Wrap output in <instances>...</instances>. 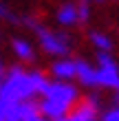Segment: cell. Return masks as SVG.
<instances>
[{"mask_svg":"<svg viewBox=\"0 0 119 121\" xmlns=\"http://www.w3.org/2000/svg\"><path fill=\"white\" fill-rule=\"evenodd\" d=\"M33 97H35V90H33L31 77L24 68L13 66L4 79H0V104L33 101Z\"/></svg>","mask_w":119,"mask_h":121,"instance_id":"obj_1","label":"cell"},{"mask_svg":"<svg viewBox=\"0 0 119 121\" xmlns=\"http://www.w3.org/2000/svg\"><path fill=\"white\" fill-rule=\"evenodd\" d=\"M22 22L29 26V29H33L38 33L40 46H42L44 53L55 55V57H64V55H68V51H71V46H73L68 33H64V31H51V29H46V26H42V24H35L29 18H24Z\"/></svg>","mask_w":119,"mask_h":121,"instance_id":"obj_2","label":"cell"},{"mask_svg":"<svg viewBox=\"0 0 119 121\" xmlns=\"http://www.w3.org/2000/svg\"><path fill=\"white\" fill-rule=\"evenodd\" d=\"M95 86L99 88H117L119 86V66L110 53H97L95 66Z\"/></svg>","mask_w":119,"mask_h":121,"instance_id":"obj_3","label":"cell"},{"mask_svg":"<svg viewBox=\"0 0 119 121\" xmlns=\"http://www.w3.org/2000/svg\"><path fill=\"white\" fill-rule=\"evenodd\" d=\"M42 99H48V101H55L60 106L71 110L79 99V90L73 86L71 82H51L48 84L46 92L42 95Z\"/></svg>","mask_w":119,"mask_h":121,"instance_id":"obj_4","label":"cell"},{"mask_svg":"<svg viewBox=\"0 0 119 121\" xmlns=\"http://www.w3.org/2000/svg\"><path fill=\"white\" fill-rule=\"evenodd\" d=\"M97 108H99V99L97 95H93L79 106L71 108V112L66 115V121H97Z\"/></svg>","mask_w":119,"mask_h":121,"instance_id":"obj_5","label":"cell"},{"mask_svg":"<svg viewBox=\"0 0 119 121\" xmlns=\"http://www.w3.org/2000/svg\"><path fill=\"white\" fill-rule=\"evenodd\" d=\"M51 75L55 77V82H71V79H75V60H68V57L55 60L53 66H51Z\"/></svg>","mask_w":119,"mask_h":121,"instance_id":"obj_6","label":"cell"},{"mask_svg":"<svg viewBox=\"0 0 119 121\" xmlns=\"http://www.w3.org/2000/svg\"><path fill=\"white\" fill-rule=\"evenodd\" d=\"M75 79L82 86L95 88V66H90L86 60H75Z\"/></svg>","mask_w":119,"mask_h":121,"instance_id":"obj_7","label":"cell"},{"mask_svg":"<svg viewBox=\"0 0 119 121\" xmlns=\"http://www.w3.org/2000/svg\"><path fill=\"white\" fill-rule=\"evenodd\" d=\"M55 22H57L60 26H75L79 24L77 22V9H75L73 2L68 4H62L57 11H55Z\"/></svg>","mask_w":119,"mask_h":121,"instance_id":"obj_8","label":"cell"},{"mask_svg":"<svg viewBox=\"0 0 119 121\" xmlns=\"http://www.w3.org/2000/svg\"><path fill=\"white\" fill-rule=\"evenodd\" d=\"M11 48H13V53H16V57H20L22 62H33V57H35L33 44L26 42L24 38H16L11 42Z\"/></svg>","mask_w":119,"mask_h":121,"instance_id":"obj_9","label":"cell"},{"mask_svg":"<svg viewBox=\"0 0 119 121\" xmlns=\"http://www.w3.org/2000/svg\"><path fill=\"white\" fill-rule=\"evenodd\" d=\"M90 44H93L99 53H110L113 51V40L108 38L106 33H101V31H90Z\"/></svg>","mask_w":119,"mask_h":121,"instance_id":"obj_10","label":"cell"},{"mask_svg":"<svg viewBox=\"0 0 119 121\" xmlns=\"http://www.w3.org/2000/svg\"><path fill=\"white\" fill-rule=\"evenodd\" d=\"M29 77H31V84H33L35 95H44L46 88H48V84H51V79H48L44 73H40V70H33V73H29Z\"/></svg>","mask_w":119,"mask_h":121,"instance_id":"obj_11","label":"cell"},{"mask_svg":"<svg viewBox=\"0 0 119 121\" xmlns=\"http://www.w3.org/2000/svg\"><path fill=\"white\" fill-rule=\"evenodd\" d=\"M75 9H77V22H88L90 20V0H79L77 4H75Z\"/></svg>","mask_w":119,"mask_h":121,"instance_id":"obj_12","label":"cell"},{"mask_svg":"<svg viewBox=\"0 0 119 121\" xmlns=\"http://www.w3.org/2000/svg\"><path fill=\"white\" fill-rule=\"evenodd\" d=\"M101 121H119V106H115V108H110L104 112Z\"/></svg>","mask_w":119,"mask_h":121,"instance_id":"obj_13","label":"cell"},{"mask_svg":"<svg viewBox=\"0 0 119 121\" xmlns=\"http://www.w3.org/2000/svg\"><path fill=\"white\" fill-rule=\"evenodd\" d=\"M26 121H51V119H46V117H42V115H35V117L26 119Z\"/></svg>","mask_w":119,"mask_h":121,"instance_id":"obj_14","label":"cell"},{"mask_svg":"<svg viewBox=\"0 0 119 121\" xmlns=\"http://www.w3.org/2000/svg\"><path fill=\"white\" fill-rule=\"evenodd\" d=\"M115 101H117V106H119V86L115 88Z\"/></svg>","mask_w":119,"mask_h":121,"instance_id":"obj_15","label":"cell"},{"mask_svg":"<svg viewBox=\"0 0 119 121\" xmlns=\"http://www.w3.org/2000/svg\"><path fill=\"white\" fill-rule=\"evenodd\" d=\"M0 121H4V110H2V104H0Z\"/></svg>","mask_w":119,"mask_h":121,"instance_id":"obj_16","label":"cell"},{"mask_svg":"<svg viewBox=\"0 0 119 121\" xmlns=\"http://www.w3.org/2000/svg\"><path fill=\"white\" fill-rule=\"evenodd\" d=\"M93 2H106V0H93Z\"/></svg>","mask_w":119,"mask_h":121,"instance_id":"obj_17","label":"cell"}]
</instances>
